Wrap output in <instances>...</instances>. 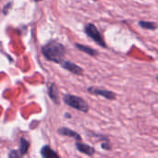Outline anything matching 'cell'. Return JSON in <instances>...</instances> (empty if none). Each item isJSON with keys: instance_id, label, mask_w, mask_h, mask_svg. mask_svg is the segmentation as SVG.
Returning a JSON list of instances; mask_svg holds the SVG:
<instances>
[{"instance_id": "e0dca14e", "label": "cell", "mask_w": 158, "mask_h": 158, "mask_svg": "<svg viewBox=\"0 0 158 158\" xmlns=\"http://www.w3.org/2000/svg\"><path fill=\"white\" fill-rule=\"evenodd\" d=\"M93 1H97V0H93Z\"/></svg>"}, {"instance_id": "7c38bea8", "label": "cell", "mask_w": 158, "mask_h": 158, "mask_svg": "<svg viewBox=\"0 0 158 158\" xmlns=\"http://www.w3.org/2000/svg\"><path fill=\"white\" fill-rule=\"evenodd\" d=\"M19 153L20 156H25L28 152V149L30 147V143L29 142L24 139V138H20L19 140Z\"/></svg>"}, {"instance_id": "6da1fadb", "label": "cell", "mask_w": 158, "mask_h": 158, "mask_svg": "<svg viewBox=\"0 0 158 158\" xmlns=\"http://www.w3.org/2000/svg\"><path fill=\"white\" fill-rule=\"evenodd\" d=\"M42 53L47 60L60 64L64 60L67 50L61 43L51 40L42 47Z\"/></svg>"}, {"instance_id": "8992f818", "label": "cell", "mask_w": 158, "mask_h": 158, "mask_svg": "<svg viewBox=\"0 0 158 158\" xmlns=\"http://www.w3.org/2000/svg\"><path fill=\"white\" fill-rule=\"evenodd\" d=\"M75 146L80 153H81L85 156H94L95 154V149L93 146H90L86 143H81V141H76Z\"/></svg>"}, {"instance_id": "ba28073f", "label": "cell", "mask_w": 158, "mask_h": 158, "mask_svg": "<svg viewBox=\"0 0 158 158\" xmlns=\"http://www.w3.org/2000/svg\"><path fill=\"white\" fill-rule=\"evenodd\" d=\"M48 95L56 105L60 104L59 92H58V89H57V87H56V85L55 83H50L48 85Z\"/></svg>"}, {"instance_id": "8fae6325", "label": "cell", "mask_w": 158, "mask_h": 158, "mask_svg": "<svg viewBox=\"0 0 158 158\" xmlns=\"http://www.w3.org/2000/svg\"><path fill=\"white\" fill-rule=\"evenodd\" d=\"M139 26L144 30H150V31H155L158 28V25L156 22L154 21H147V20H140L138 22Z\"/></svg>"}, {"instance_id": "5bb4252c", "label": "cell", "mask_w": 158, "mask_h": 158, "mask_svg": "<svg viewBox=\"0 0 158 158\" xmlns=\"http://www.w3.org/2000/svg\"><path fill=\"white\" fill-rule=\"evenodd\" d=\"M8 156H9V157H19L20 155H19V154H17V151H11V152L8 154Z\"/></svg>"}, {"instance_id": "9a60e30c", "label": "cell", "mask_w": 158, "mask_h": 158, "mask_svg": "<svg viewBox=\"0 0 158 158\" xmlns=\"http://www.w3.org/2000/svg\"><path fill=\"white\" fill-rule=\"evenodd\" d=\"M156 81H158V75H157V76H156Z\"/></svg>"}, {"instance_id": "9c48e42d", "label": "cell", "mask_w": 158, "mask_h": 158, "mask_svg": "<svg viewBox=\"0 0 158 158\" xmlns=\"http://www.w3.org/2000/svg\"><path fill=\"white\" fill-rule=\"evenodd\" d=\"M75 47L78 50H80V51H81L83 53H86L87 55H89L91 56H98V51L92 48V47H90V46H88V45H84V44H75Z\"/></svg>"}, {"instance_id": "2e32d148", "label": "cell", "mask_w": 158, "mask_h": 158, "mask_svg": "<svg viewBox=\"0 0 158 158\" xmlns=\"http://www.w3.org/2000/svg\"><path fill=\"white\" fill-rule=\"evenodd\" d=\"M34 1H36V2H39V1H42V0H34Z\"/></svg>"}, {"instance_id": "277c9868", "label": "cell", "mask_w": 158, "mask_h": 158, "mask_svg": "<svg viewBox=\"0 0 158 158\" xmlns=\"http://www.w3.org/2000/svg\"><path fill=\"white\" fill-rule=\"evenodd\" d=\"M87 92L90 94L96 95V96H102L105 99L109 100V101H115L117 99V94L110 90L98 88V87H89L87 89Z\"/></svg>"}, {"instance_id": "4fadbf2b", "label": "cell", "mask_w": 158, "mask_h": 158, "mask_svg": "<svg viewBox=\"0 0 158 158\" xmlns=\"http://www.w3.org/2000/svg\"><path fill=\"white\" fill-rule=\"evenodd\" d=\"M101 147L106 150V151H111L112 150V144L109 141V139H106V140H104L101 142Z\"/></svg>"}, {"instance_id": "7a4b0ae2", "label": "cell", "mask_w": 158, "mask_h": 158, "mask_svg": "<svg viewBox=\"0 0 158 158\" xmlns=\"http://www.w3.org/2000/svg\"><path fill=\"white\" fill-rule=\"evenodd\" d=\"M63 102L69 106L81 111L82 113H88L90 110V106L88 103L81 97L73 95V94H65L63 96Z\"/></svg>"}, {"instance_id": "5b68a950", "label": "cell", "mask_w": 158, "mask_h": 158, "mask_svg": "<svg viewBox=\"0 0 158 158\" xmlns=\"http://www.w3.org/2000/svg\"><path fill=\"white\" fill-rule=\"evenodd\" d=\"M61 67L69 71L70 73L74 74V75H77V76H82L83 73H84V70L81 67L78 66L77 64L71 62V61H68V60H63L61 63H60Z\"/></svg>"}, {"instance_id": "3957f363", "label": "cell", "mask_w": 158, "mask_h": 158, "mask_svg": "<svg viewBox=\"0 0 158 158\" xmlns=\"http://www.w3.org/2000/svg\"><path fill=\"white\" fill-rule=\"evenodd\" d=\"M84 32L89 38H91L99 46H101L103 48L107 47V44L105 42L103 35L101 34V32L99 31V30L94 23H87L84 26Z\"/></svg>"}, {"instance_id": "52a82bcc", "label": "cell", "mask_w": 158, "mask_h": 158, "mask_svg": "<svg viewBox=\"0 0 158 158\" xmlns=\"http://www.w3.org/2000/svg\"><path fill=\"white\" fill-rule=\"evenodd\" d=\"M57 132H58L60 135L73 138L75 141H81V135H80L78 132H76V131H72V130H70V129H69V128L61 127V128H59V129L57 130Z\"/></svg>"}, {"instance_id": "30bf717a", "label": "cell", "mask_w": 158, "mask_h": 158, "mask_svg": "<svg viewBox=\"0 0 158 158\" xmlns=\"http://www.w3.org/2000/svg\"><path fill=\"white\" fill-rule=\"evenodd\" d=\"M41 156L44 158H58L59 156L58 154H56L50 146L48 145H44L42 149H41Z\"/></svg>"}]
</instances>
